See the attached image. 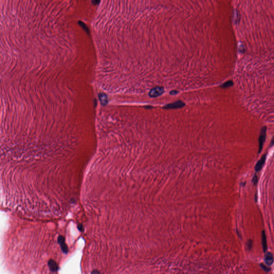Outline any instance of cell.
<instances>
[{"mask_svg": "<svg viewBox=\"0 0 274 274\" xmlns=\"http://www.w3.org/2000/svg\"><path fill=\"white\" fill-rule=\"evenodd\" d=\"M264 261H265L266 264H267L268 266H271L273 264L274 258H273V255L271 253L268 252L266 254Z\"/></svg>", "mask_w": 274, "mask_h": 274, "instance_id": "obj_5", "label": "cell"}, {"mask_svg": "<svg viewBox=\"0 0 274 274\" xmlns=\"http://www.w3.org/2000/svg\"><path fill=\"white\" fill-rule=\"evenodd\" d=\"M261 267L264 270V271H266V272H268L270 270V269L269 268V267H267L266 266H264V264H260Z\"/></svg>", "mask_w": 274, "mask_h": 274, "instance_id": "obj_8", "label": "cell"}, {"mask_svg": "<svg viewBox=\"0 0 274 274\" xmlns=\"http://www.w3.org/2000/svg\"><path fill=\"white\" fill-rule=\"evenodd\" d=\"M262 245L264 252H266L267 249V238L266 233L264 231H263L262 232Z\"/></svg>", "mask_w": 274, "mask_h": 274, "instance_id": "obj_6", "label": "cell"}, {"mask_svg": "<svg viewBox=\"0 0 274 274\" xmlns=\"http://www.w3.org/2000/svg\"><path fill=\"white\" fill-rule=\"evenodd\" d=\"M120 19L143 43L193 39L214 31L206 0H115Z\"/></svg>", "mask_w": 274, "mask_h": 274, "instance_id": "obj_2", "label": "cell"}, {"mask_svg": "<svg viewBox=\"0 0 274 274\" xmlns=\"http://www.w3.org/2000/svg\"><path fill=\"white\" fill-rule=\"evenodd\" d=\"M252 246V241L251 240H249V241L247 243V247L249 249H251Z\"/></svg>", "mask_w": 274, "mask_h": 274, "instance_id": "obj_10", "label": "cell"}, {"mask_svg": "<svg viewBox=\"0 0 274 274\" xmlns=\"http://www.w3.org/2000/svg\"><path fill=\"white\" fill-rule=\"evenodd\" d=\"M20 217V216H19ZM5 234L3 247L5 266L14 273H52L59 268L68 247L59 232L49 229L48 221L20 217Z\"/></svg>", "mask_w": 274, "mask_h": 274, "instance_id": "obj_3", "label": "cell"}, {"mask_svg": "<svg viewBox=\"0 0 274 274\" xmlns=\"http://www.w3.org/2000/svg\"><path fill=\"white\" fill-rule=\"evenodd\" d=\"M165 92V88L162 87H154L150 90L148 96L150 97H159Z\"/></svg>", "mask_w": 274, "mask_h": 274, "instance_id": "obj_4", "label": "cell"}, {"mask_svg": "<svg viewBox=\"0 0 274 274\" xmlns=\"http://www.w3.org/2000/svg\"><path fill=\"white\" fill-rule=\"evenodd\" d=\"M258 178L257 175L255 174L254 177L253 178V180H252V182H253V184H254V185H255L257 184V183H258Z\"/></svg>", "mask_w": 274, "mask_h": 274, "instance_id": "obj_9", "label": "cell"}, {"mask_svg": "<svg viewBox=\"0 0 274 274\" xmlns=\"http://www.w3.org/2000/svg\"><path fill=\"white\" fill-rule=\"evenodd\" d=\"M265 161H266V156H264L263 157H262L261 159H260L259 161L257 163V165H255V170L256 171H259L261 169L263 165H264Z\"/></svg>", "mask_w": 274, "mask_h": 274, "instance_id": "obj_7", "label": "cell"}, {"mask_svg": "<svg viewBox=\"0 0 274 274\" xmlns=\"http://www.w3.org/2000/svg\"><path fill=\"white\" fill-rule=\"evenodd\" d=\"M97 56L1 54V168L37 183L85 170L97 147Z\"/></svg>", "mask_w": 274, "mask_h": 274, "instance_id": "obj_1", "label": "cell"}]
</instances>
